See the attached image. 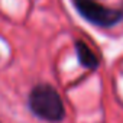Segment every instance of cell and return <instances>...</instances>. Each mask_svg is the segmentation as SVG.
I'll return each instance as SVG.
<instances>
[{
    "label": "cell",
    "instance_id": "6da1fadb",
    "mask_svg": "<svg viewBox=\"0 0 123 123\" xmlns=\"http://www.w3.org/2000/svg\"><path fill=\"white\" fill-rule=\"evenodd\" d=\"M31 111L46 122H61L65 117V106L59 93L49 84H38L29 93Z\"/></svg>",
    "mask_w": 123,
    "mask_h": 123
},
{
    "label": "cell",
    "instance_id": "7a4b0ae2",
    "mask_svg": "<svg viewBox=\"0 0 123 123\" xmlns=\"http://www.w3.org/2000/svg\"><path fill=\"white\" fill-rule=\"evenodd\" d=\"M78 13L90 23L101 28H110L123 19L122 10L109 9L96 0H73Z\"/></svg>",
    "mask_w": 123,
    "mask_h": 123
},
{
    "label": "cell",
    "instance_id": "3957f363",
    "mask_svg": "<svg viewBox=\"0 0 123 123\" xmlns=\"http://www.w3.org/2000/svg\"><path fill=\"white\" fill-rule=\"evenodd\" d=\"M75 52L78 56L80 64L87 68V70H96L100 64V61L97 58V55L93 52V49L83 41H77L75 42Z\"/></svg>",
    "mask_w": 123,
    "mask_h": 123
},
{
    "label": "cell",
    "instance_id": "277c9868",
    "mask_svg": "<svg viewBox=\"0 0 123 123\" xmlns=\"http://www.w3.org/2000/svg\"><path fill=\"white\" fill-rule=\"evenodd\" d=\"M122 13H123V10H122Z\"/></svg>",
    "mask_w": 123,
    "mask_h": 123
}]
</instances>
